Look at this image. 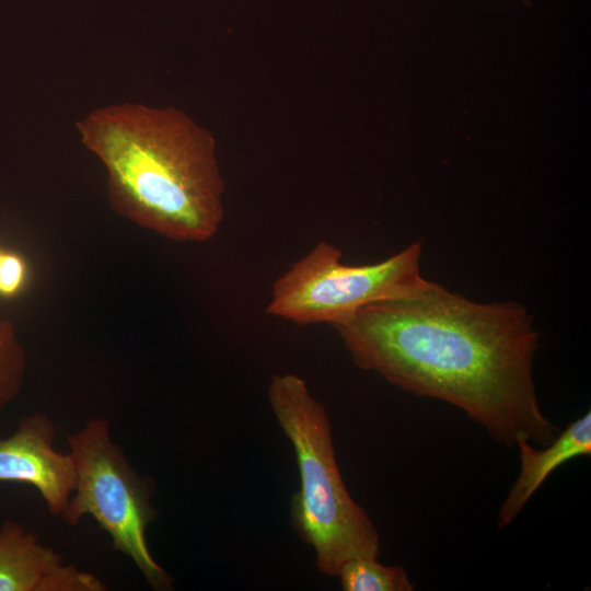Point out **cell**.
<instances>
[{"label": "cell", "instance_id": "cell-1", "mask_svg": "<svg viewBox=\"0 0 591 591\" xmlns=\"http://www.w3.org/2000/svg\"><path fill=\"white\" fill-rule=\"evenodd\" d=\"M333 327L357 367L452 404L506 447H544L558 432L535 390L538 334L517 302L478 303L426 280Z\"/></svg>", "mask_w": 591, "mask_h": 591}, {"label": "cell", "instance_id": "cell-2", "mask_svg": "<svg viewBox=\"0 0 591 591\" xmlns=\"http://www.w3.org/2000/svg\"><path fill=\"white\" fill-rule=\"evenodd\" d=\"M103 164L113 211L175 242L202 243L224 217V181L212 135L172 106L119 103L77 123Z\"/></svg>", "mask_w": 591, "mask_h": 591}, {"label": "cell", "instance_id": "cell-3", "mask_svg": "<svg viewBox=\"0 0 591 591\" xmlns=\"http://www.w3.org/2000/svg\"><path fill=\"white\" fill-rule=\"evenodd\" d=\"M267 395L299 470L300 487L290 503L291 523L314 551L317 570L336 577L347 560L378 558L379 532L343 480L324 405L302 378L291 373L273 375Z\"/></svg>", "mask_w": 591, "mask_h": 591}, {"label": "cell", "instance_id": "cell-4", "mask_svg": "<svg viewBox=\"0 0 591 591\" xmlns=\"http://www.w3.org/2000/svg\"><path fill=\"white\" fill-rule=\"evenodd\" d=\"M68 443L76 486L60 517L76 525L92 515L112 537L113 549L128 556L152 589L172 590V578L154 560L147 542V528L158 515L151 505L153 482L131 467L105 419L90 420L68 436Z\"/></svg>", "mask_w": 591, "mask_h": 591}, {"label": "cell", "instance_id": "cell-5", "mask_svg": "<svg viewBox=\"0 0 591 591\" xmlns=\"http://www.w3.org/2000/svg\"><path fill=\"white\" fill-rule=\"evenodd\" d=\"M341 256L333 244L318 242L276 279L266 313L299 325L335 326L370 303L408 294L426 281L419 242L374 264L346 265Z\"/></svg>", "mask_w": 591, "mask_h": 591}, {"label": "cell", "instance_id": "cell-6", "mask_svg": "<svg viewBox=\"0 0 591 591\" xmlns=\"http://www.w3.org/2000/svg\"><path fill=\"white\" fill-rule=\"evenodd\" d=\"M55 426L43 413L22 418L0 439V482L33 486L53 515L60 517L76 486L72 457L53 447Z\"/></svg>", "mask_w": 591, "mask_h": 591}, {"label": "cell", "instance_id": "cell-7", "mask_svg": "<svg viewBox=\"0 0 591 591\" xmlns=\"http://www.w3.org/2000/svg\"><path fill=\"white\" fill-rule=\"evenodd\" d=\"M96 576L66 564L15 521L0 529V591H105Z\"/></svg>", "mask_w": 591, "mask_h": 591}, {"label": "cell", "instance_id": "cell-8", "mask_svg": "<svg viewBox=\"0 0 591 591\" xmlns=\"http://www.w3.org/2000/svg\"><path fill=\"white\" fill-rule=\"evenodd\" d=\"M520 473L498 513V525H509L521 512L534 493L560 465L575 457L591 454V413L568 425L543 449L519 439Z\"/></svg>", "mask_w": 591, "mask_h": 591}, {"label": "cell", "instance_id": "cell-9", "mask_svg": "<svg viewBox=\"0 0 591 591\" xmlns=\"http://www.w3.org/2000/svg\"><path fill=\"white\" fill-rule=\"evenodd\" d=\"M344 591H412L414 584L402 566H385L378 558L347 560L336 576Z\"/></svg>", "mask_w": 591, "mask_h": 591}, {"label": "cell", "instance_id": "cell-10", "mask_svg": "<svg viewBox=\"0 0 591 591\" xmlns=\"http://www.w3.org/2000/svg\"><path fill=\"white\" fill-rule=\"evenodd\" d=\"M26 371V354L14 323L0 320V410L19 395Z\"/></svg>", "mask_w": 591, "mask_h": 591}, {"label": "cell", "instance_id": "cell-11", "mask_svg": "<svg viewBox=\"0 0 591 591\" xmlns=\"http://www.w3.org/2000/svg\"><path fill=\"white\" fill-rule=\"evenodd\" d=\"M26 274V264L19 254L0 248V296L18 294L24 287Z\"/></svg>", "mask_w": 591, "mask_h": 591}, {"label": "cell", "instance_id": "cell-12", "mask_svg": "<svg viewBox=\"0 0 591 591\" xmlns=\"http://www.w3.org/2000/svg\"><path fill=\"white\" fill-rule=\"evenodd\" d=\"M523 1L529 4L531 0H523Z\"/></svg>", "mask_w": 591, "mask_h": 591}]
</instances>
